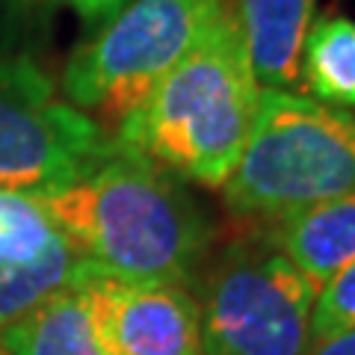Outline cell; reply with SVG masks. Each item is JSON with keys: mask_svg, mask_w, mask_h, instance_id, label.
<instances>
[{"mask_svg": "<svg viewBox=\"0 0 355 355\" xmlns=\"http://www.w3.org/2000/svg\"><path fill=\"white\" fill-rule=\"evenodd\" d=\"M33 198L116 279L193 287L214 252V219L187 184L119 142L71 184Z\"/></svg>", "mask_w": 355, "mask_h": 355, "instance_id": "cell-1", "label": "cell"}, {"mask_svg": "<svg viewBox=\"0 0 355 355\" xmlns=\"http://www.w3.org/2000/svg\"><path fill=\"white\" fill-rule=\"evenodd\" d=\"M261 86L225 9L116 128V142L181 181L225 187L246 151Z\"/></svg>", "mask_w": 355, "mask_h": 355, "instance_id": "cell-2", "label": "cell"}, {"mask_svg": "<svg viewBox=\"0 0 355 355\" xmlns=\"http://www.w3.org/2000/svg\"><path fill=\"white\" fill-rule=\"evenodd\" d=\"M347 193H355V110L261 89L246 151L222 187L225 207L270 225Z\"/></svg>", "mask_w": 355, "mask_h": 355, "instance_id": "cell-3", "label": "cell"}, {"mask_svg": "<svg viewBox=\"0 0 355 355\" xmlns=\"http://www.w3.org/2000/svg\"><path fill=\"white\" fill-rule=\"evenodd\" d=\"M317 293L266 225L246 228L198 272L205 355H308Z\"/></svg>", "mask_w": 355, "mask_h": 355, "instance_id": "cell-4", "label": "cell"}, {"mask_svg": "<svg viewBox=\"0 0 355 355\" xmlns=\"http://www.w3.org/2000/svg\"><path fill=\"white\" fill-rule=\"evenodd\" d=\"M228 0H130L62 71V92L101 128L125 121L154 83L184 57Z\"/></svg>", "mask_w": 355, "mask_h": 355, "instance_id": "cell-5", "label": "cell"}, {"mask_svg": "<svg viewBox=\"0 0 355 355\" xmlns=\"http://www.w3.org/2000/svg\"><path fill=\"white\" fill-rule=\"evenodd\" d=\"M113 146V133L60 101L33 60L0 57V190H60Z\"/></svg>", "mask_w": 355, "mask_h": 355, "instance_id": "cell-6", "label": "cell"}, {"mask_svg": "<svg viewBox=\"0 0 355 355\" xmlns=\"http://www.w3.org/2000/svg\"><path fill=\"white\" fill-rule=\"evenodd\" d=\"M83 282L107 355H205L190 287L116 279L92 261Z\"/></svg>", "mask_w": 355, "mask_h": 355, "instance_id": "cell-7", "label": "cell"}, {"mask_svg": "<svg viewBox=\"0 0 355 355\" xmlns=\"http://www.w3.org/2000/svg\"><path fill=\"white\" fill-rule=\"evenodd\" d=\"M86 261L30 193L0 190V331L71 284Z\"/></svg>", "mask_w": 355, "mask_h": 355, "instance_id": "cell-8", "label": "cell"}, {"mask_svg": "<svg viewBox=\"0 0 355 355\" xmlns=\"http://www.w3.org/2000/svg\"><path fill=\"white\" fill-rule=\"evenodd\" d=\"M317 0H228L261 89L299 86V60Z\"/></svg>", "mask_w": 355, "mask_h": 355, "instance_id": "cell-9", "label": "cell"}, {"mask_svg": "<svg viewBox=\"0 0 355 355\" xmlns=\"http://www.w3.org/2000/svg\"><path fill=\"white\" fill-rule=\"evenodd\" d=\"M266 231L320 291L329 279L355 263V193L270 222Z\"/></svg>", "mask_w": 355, "mask_h": 355, "instance_id": "cell-10", "label": "cell"}, {"mask_svg": "<svg viewBox=\"0 0 355 355\" xmlns=\"http://www.w3.org/2000/svg\"><path fill=\"white\" fill-rule=\"evenodd\" d=\"M83 272L86 266L71 284L0 331V349L6 355H107L95 329Z\"/></svg>", "mask_w": 355, "mask_h": 355, "instance_id": "cell-11", "label": "cell"}, {"mask_svg": "<svg viewBox=\"0 0 355 355\" xmlns=\"http://www.w3.org/2000/svg\"><path fill=\"white\" fill-rule=\"evenodd\" d=\"M299 80L317 101L355 110V21L329 15L311 24L299 60Z\"/></svg>", "mask_w": 355, "mask_h": 355, "instance_id": "cell-12", "label": "cell"}, {"mask_svg": "<svg viewBox=\"0 0 355 355\" xmlns=\"http://www.w3.org/2000/svg\"><path fill=\"white\" fill-rule=\"evenodd\" d=\"M347 329H355V263H349L347 270H340L335 279L320 287L314 317H311L314 347Z\"/></svg>", "mask_w": 355, "mask_h": 355, "instance_id": "cell-13", "label": "cell"}, {"mask_svg": "<svg viewBox=\"0 0 355 355\" xmlns=\"http://www.w3.org/2000/svg\"><path fill=\"white\" fill-rule=\"evenodd\" d=\"M62 3L65 0H0V27L15 39L42 36Z\"/></svg>", "mask_w": 355, "mask_h": 355, "instance_id": "cell-14", "label": "cell"}, {"mask_svg": "<svg viewBox=\"0 0 355 355\" xmlns=\"http://www.w3.org/2000/svg\"><path fill=\"white\" fill-rule=\"evenodd\" d=\"M77 15L83 18V24L89 27H104L107 21H113L130 0H65Z\"/></svg>", "mask_w": 355, "mask_h": 355, "instance_id": "cell-15", "label": "cell"}, {"mask_svg": "<svg viewBox=\"0 0 355 355\" xmlns=\"http://www.w3.org/2000/svg\"><path fill=\"white\" fill-rule=\"evenodd\" d=\"M308 355H355V329H347L335 338L317 343Z\"/></svg>", "mask_w": 355, "mask_h": 355, "instance_id": "cell-16", "label": "cell"}, {"mask_svg": "<svg viewBox=\"0 0 355 355\" xmlns=\"http://www.w3.org/2000/svg\"><path fill=\"white\" fill-rule=\"evenodd\" d=\"M0 355H6V352H3V349H0Z\"/></svg>", "mask_w": 355, "mask_h": 355, "instance_id": "cell-17", "label": "cell"}]
</instances>
